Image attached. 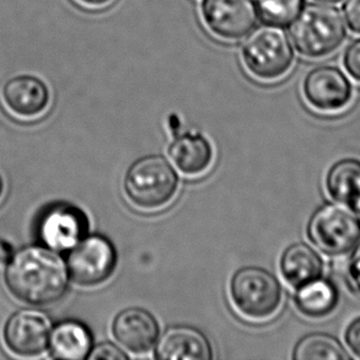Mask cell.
I'll return each instance as SVG.
<instances>
[{"mask_svg": "<svg viewBox=\"0 0 360 360\" xmlns=\"http://www.w3.org/2000/svg\"><path fill=\"white\" fill-rule=\"evenodd\" d=\"M69 278L63 258L44 245L20 248L5 264L9 292L20 302L34 307L59 302L67 292Z\"/></svg>", "mask_w": 360, "mask_h": 360, "instance_id": "6da1fadb", "label": "cell"}, {"mask_svg": "<svg viewBox=\"0 0 360 360\" xmlns=\"http://www.w3.org/2000/svg\"><path fill=\"white\" fill-rule=\"evenodd\" d=\"M295 49L309 58H321L335 52L346 39L341 11L330 5L309 4L290 27Z\"/></svg>", "mask_w": 360, "mask_h": 360, "instance_id": "7a4b0ae2", "label": "cell"}, {"mask_svg": "<svg viewBox=\"0 0 360 360\" xmlns=\"http://www.w3.org/2000/svg\"><path fill=\"white\" fill-rule=\"evenodd\" d=\"M123 186L133 205L141 210H160L174 200L179 176L165 158L146 156L129 167Z\"/></svg>", "mask_w": 360, "mask_h": 360, "instance_id": "3957f363", "label": "cell"}, {"mask_svg": "<svg viewBox=\"0 0 360 360\" xmlns=\"http://www.w3.org/2000/svg\"><path fill=\"white\" fill-rule=\"evenodd\" d=\"M230 297L236 310L250 320H267L282 304V285L263 268H241L230 282Z\"/></svg>", "mask_w": 360, "mask_h": 360, "instance_id": "277c9868", "label": "cell"}, {"mask_svg": "<svg viewBox=\"0 0 360 360\" xmlns=\"http://www.w3.org/2000/svg\"><path fill=\"white\" fill-rule=\"evenodd\" d=\"M243 63L253 77L276 80L289 72L294 62L290 39L279 26H262L250 34L243 47Z\"/></svg>", "mask_w": 360, "mask_h": 360, "instance_id": "5b68a950", "label": "cell"}, {"mask_svg": "<svg viewBox=\"0 0 360 360\" xmlns=\"http://www.w3.org/2000/svg\"><path fill=\"white\" fill-rule=\"evenodd\" d=\"M307 235L322 252L343 256L360 240V220L348 205L327 203L312 215Z\"/></svg>", "mask_w": 360, "mask_h": 360, "instance_id": "8992f818", "label": "cell"}, {"mask_svg": "<svg viewBox=\"0 0 360 360\" xmlns=\"http://www.w3.org/2000/svg\"><path fill=\"white\" fill-rule=\"evenodd\" d=\"M65 263L74 283L82 287H96L112 276L117 253L105 236L90 235L69 250Z\"/></svg>", "mask_w": 360, "mask_h": 360, "instance_id": "52a82bcc", "label": "cell"}, {"mask_svg": "<svg viewBox=\"0 0 360 360\" xmlns=\"http://www.w3.org/2000/svg\"><path fill=\"white\" fill-rule=\"evenodd\" d=\"M202 15L207 27L220 39L238 41L256 27L257 6L253 0H203Z\"/></svg>", "mask_w": 360, "mask_h": 360, "instance_id": "ba28073f", "label": "cell"}, {"mask_svg": "<svg viewBox=\"0 0 360 360\" xmlns=\"http://www.w3.org/2000/svg\"><path fill=\"white\" fill-rule=\"evenodd\" d=\"M52 325L44 312L22 309L8 319L3 330L6 348L16 356H36L47 351Z\"/></svg>", "mask_w": 360, "mask_h": 360, "instance_id": "9c48e42d", "label": "cell"}, {"mask_svg": "<svg viewBox=\"0 0 360 360\" xmlns=\"http://www.w3.org/2000/svg\"><path fill=\"white\" fill-rule=\"evenodd\" d=\"M89 224L84 212L70 205H57L44 212L37 233L42 245L57 252L69 251L85 238Z\"/></svg>", "mask_w": 360, "mask_h": 360, "instance_id": "30bf717a", "label": "cell"}, {"mask_svg": "<svg viewBox=\"0 0 360 360\" xmlns=\"http://www.w3.org/2000/svg\"><path fill=\"white\" fill-rule=\"evenodd\" d=\"M302 91L312 108L332 112L346 108L352 100L353 88L341 69L321 65L312 69L305 77Z\"/></svg>", "mask_w": 360, "mask_h": 360, "instance_id": "8fae6325", "label": "cell"}, {"mask_svg": "<svg viewBox=\"0 0 360 360\" xmlns=\"http://www.w3.org/2000/svg\"><path fill=\"white\" fill-rule=\"evenodd\" d=\"M115 340L127 351L144 354L155 347L159 340V323L150 312L131 307L120 312L112 325Z\"/></svg>", "mask_w": 360, "mask_h": 360, "instance_id": "7c38bea8", "label": "cell"}, {"mask_svg": "<svg viewBox=\"0 0 360 360\" xmlns=\"http://www.w3.org/2000/svg\"><path fill=\"white\" fill-rule=\"evenodd\" d=\"M1 98L5 108L16 117L34 118L41 116L49 108L51 95L41 79L22 74L4 84Z\"/></svg>", "mask_w": 360, "mask_h": 360, "instance_id": "4fadbf2b", "label": "cell"}, {"mask_svg": "<svg viewBox=\"0 0 360 360\" xmlns=\"http://www.w3.org/2000/svg\"><path fill=\"white\" fill-rule=\"evenodd\" d=\"M156 358L162 360H210L213 351L208 338L193 327H171L156 347Z\"/></svg>", "mask_w": 360, "mask_h": 360, "instance_id": "5bb4252c", "label": "cell"}, {"mask_svg": "<svg viewBox=\"0 0 360 360\" xmlns=\"http://www.w3.org/2000/svg\"><path fill=\"white\" fill-rule=\"evenodd\" d=\"M169 155L184 175L198 176L212 165L213 148L205 136L186 133L171 143Z\"/></svg>", "mask_w": 360, "mask_h": 360, "instance_id": "9a60e30c", "label": "cell"}, {"mask_svg": "<svg viewBox=\"0 0 360 360\" xmlns=\"http://www.w3.org/2000/svg\"><path fill=\"white\" fill-rule=\"evenodd\" d=\"M281 272L288 284L294 288L302 287L321 277L323 261L307 243H294L283 253Z\"/></svg>", "mask_w": 360, "mask_h": 360, "instance_id": "2e32d148", "label": "cell"}, {"mask_svg": "<svg viewBox=\"0 0 360 360\" xmlns=\"http://www.w3.org/2000/svg\"><path fill=\"white\" fill-rule=\"evenodd\" d=\"M49 348L58 359H86L93 348V336L82 322L68 320L52 327Z\"/></svg>", "mask_w": 360, "mask_h": 360, "instance_id": "e0dca14e", "label": "cell"}, {"mask_svg": "<svg viewBox=\"0 0 360 360\" xmlns=\"http://www.w3.org/2000/svg\"><path fill=\"white\" fill-rule=\"evenodd\" d=\"M295 307L304 316L322 319L336 310L340 302V292L330 279L317 278L297 288Z\"/></svg>", "mask_w": 360, "mask_h": 360, "instance_id": "ac0fdd59", "label": "cell"}, {"mask_svg": "<svg viewBox=\"0 0 360 360\" xmlns=\"http://www.w3.org/2000/svg\"><path fill=\"white\" fill-rule=\"evenodd\" d=\"M326 190L338 203L353 205L360 193V160L348 158L333 164L327 172Z\"/></svg>", "mask_w": 360, "mask_h": 360, "instance_id": "d6986e66", "label": "cell"}, {"mask_svg": "<svg viewBox=\"0 0 360 360\" xmlns=\"http://www.w3.org/2000/svg\"><path fill=\"white\" fill-rule=\"evenodd\" d=\"M292 358L295 360H348V354L341 341L328 333H310L299 341Z\"/></svg>", "mask_w": 360, "mask_h": 360, "instance_id": "ffe728a7", "label": "cell"}, {"mask_svg": "<svg viewBox=\"0 0 360 360\" xmlns=\"http://www.w3.org/2000/svg\"><path fill=\"white\" fill-rule=\"evenodd\" d=\"M304 0H257V10L264 22L273 26H287L297 19Z\"/></svg>", "mask_w": 360, "mask_h": 360, "instance_id": "44dd1931", "label": "cell"}, {"mask_svg": "<svg viewBox=\"0 0 360 360\" xmlns=\"http://www.w3.org/2000/svg\"><path fill=\"white\" fill-rule=\"evenodd\" d=\"M343 64L352 78L360 83V39H356L347 47L343 56Z\"/></svg>", "mask_w": 360, "mask_h": 360, "instance_id": "7402d4cb", "label": "cell"}, {"mask_svg": "<svg viewBox=\"0 0 360 360\" xmlns=\"http://www.w3.org/2000/svg\"><path fill=\"white\" fill-rule=\"evenodd\" d=\"M86 359L126 360L128 359V356L117 346H115L113 343L105 342V343H100L98 346L91 348Z\"/></svg>", "mask_w": 360, "mask_h": 360, "instance_id": "603a6c76", "label": "cell"}, {"mask_svg": "<svg viewBox=\"0 0 360 360\" xmlns=\"http://www.w3.org/2000/svg\"><path fill=\"white\" fill-rule=\"evenodd\" d=\"M347 282L353 292L360 295V240L347 264Z\"/></svg>", "mask_w": 360, "mask_h": 360, "instance_id": "cb8c5ba5", "label": "cell"}, {"mask_svg": "<svg viewBox=\"0 0 360 360\" xmlns=\"http://www.w3.org/2000/svg\"><path fill=\"white\" fill-rule=\"evenodd\" d=\"M345 341L349 351L360 358V317H356L347 326Z\"/></svg>", "mask_w": 360, "mask_h": 360, "instance_id": "d4e9b609", "label": "cell"}, {"mask_svg": "<svg viewBox=\"0 0 360 360\" xmlns=\"http://www.w3.org/2000/svg\"><path fill=\"white\" fill-rule=\"evenodd\" d=\"M343 11L349 29L360 34V0H347L343 5Z\"/></svg>", "mask_w": 360, "mask_h": 360, "instance_id": "484cf974", "label": "cell"}, {"mask_svg": "<svg viewBox=\"0 0 360 360\" xmlns=\"http://www.w3.org/2000/svg\"><path fill=\"white\" fill-rule=\"evenodd\" d=\"M14 253L13 246L6 241H0V264H6Z\"/></svg>", "mask_w": 360, "mask_h": 360, "instance_id": "4316f807", "label": "cell"}, {"mask_svg": "<svg viewBox=\"0 0 360 360\" xmlns=\"http://www.w3.org/2000/svg\"><path fill=\"white\" fill-rule=\"evenodd\" d=\"M78 1L86 6H91V8H101V6L110 4L112 0H78Z\"/></svg>", "mask_w": 360, "mask_h": 360, "instance_id": "83f0119b", "label": "cell"}, {"mask_svg": "<svg viewBox=\"0 0 360 360\" xmlns=\"http://www.w3.org/2000/svg\"><path fill=\"white\" fill-rule=\"evenodd\" d=\"M352 205H353V208L356 210V214L358 215V218H359L360 220V193L356 195V198Z\"/></svg>", "mask_w": 360, "mask_h": 360, "instance_id": "f1b7e54d", "label": "cell"}, {"mask_svg": "<svg viewBox=\"0 0 360 360\" xmlns=\"http://www.w3.org/2000/svg\"><path fill=\"white\" fill-rule=\"evenodd\" d=\"M3 192H4V180H3V177L0 176V198H1V195H3Z\"/></svg>", "mask_w": 360, "mask_h": 360, "instance_id": "f546056e", "label": "cell"}, {"mask_svg": "<svg viewBox=\"0 0 360 360\" xmlns=\"http://www.w3.org/2000/svg\"><path fill=\"white\" fill-rule=\"evenodd\" d=\"M319 1H322V3H328V4H336V3H340L342 0H319Z\"/></svg>", "mask_w": 360, "mask_h": 360, "instance_id": "4dcf8cb0", "label": "cell"}]
</instances>
